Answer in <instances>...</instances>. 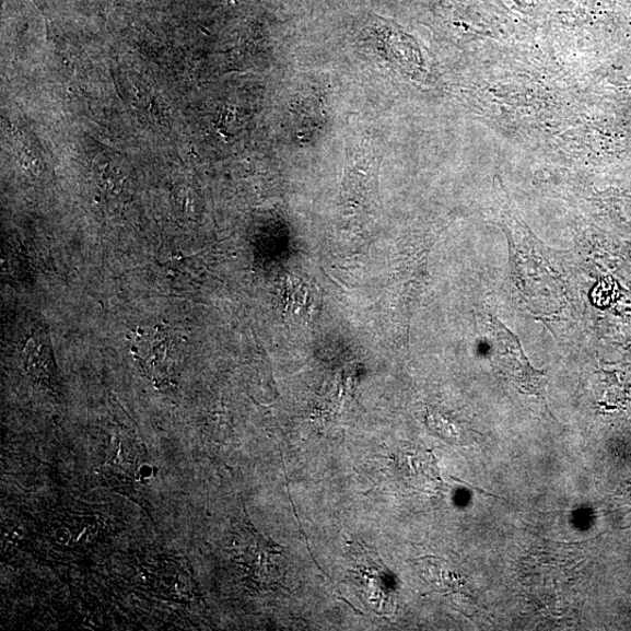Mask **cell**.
Wrapping results in <instances>:
<instances>
[{
  "label": "cell",
  "instance_id": "obj_7",
  "mask_svg": "<svg viewBox=\"0 0 631 631\" xmlns=\"http://www.w3.org/2000/svg\"><path fill=\"white\" fill-rule=\"evenodd\" d=\"M26 362L37 378L45 382L55 379V362L52 351L43 338L31 339L25 348Z\"/></svg>",
  "mask_w": 631,
  "mask_h": 631
},
{
  "label": "cell",
  "instance_id": "obj_2",
  "mask_svg": "<svg viewBox=\"0 0 631 631\" xmlns=\"http://www.w3.org/2000/svg\"><path fill=\"white\" fill-rule=\"evenodd\" d=\"M350 575L361 599L378 616L389 617L397 607L394 575L377 553L364 544L349 541Z\"/></svg>",
  "mask_w": 631,
  "mask_h": 631
},
{
  "label": "cell",
  "instance_id": "obj_3",
  "mask_svg": "<svg viewBox=\"0 0 631 631\" xmlns=\"http://www.w3.org/2000/svg\"><path fill=\"white\" fill-rule=\"evenodd\" d=\"M238 534L236 560L249 583L260 589L283 587L287 564L282 546L260 535L247 519Z\"/></svg>",
  "mask_w": 631,
  "mask_h": 631
},
{
  "label": "cell",
  "instance_id": "obj_6",
  "mask_svg": "<svg viewBox=\"0 0 631 631\" xmlns=\"http://www.w3.org/2000/svg\"><path fill=\"white\" fill-rule=\"evenodd\" d=\"M420 575L435 592L457 593L463 587L458 573H456L446 560L437 558L420 559Z\"/></svg>",
  "mask_w": 631,
  "mask_h": 631
},
{
  "label": "cell",
  "instance_id": "obj_4",
  "mask_svg": "<svg viewBox=\"0 0 631 631\" xmlns=\"http://www.w3.org/2000/svg\"><path fill=\"white\" fill-rule=\"evenodd\" d=\"M381 157L367 140L348 145L343 199L351 207H363L377 191Z\"/></svg>",
  "mask_w": 631,
  "mask_h": 631
},
{
  "label": "cell",
  "instance_id": "obj_1",
  "mask_svg": "<svg viewBox=\"0 0 631 631\" xmlns=\"http://www.w3.org/2000/svg\"><path fill=\"white\" fill-rule=\"evenodd\" d=\"M489 340L492 362L521 394L534 396L545 404L548 377L546 372L535 369L522 348L519 339L494 316L489 317Z\"/></svg>",
  "mask_w": 631,
  "mask_h": 631
},
{
  "label": "cell",
  "instance_id": "obj_5",
  "mask_svg": "<svg viewBox=\"0 0 631 631\" xmlns=\"http://www.w3.org/2000/svg\"><path fill=\"white\" fill-rule=\"evenodd\" d=\"M180 340L172 332L148 329L135 336L133 348L147 371L163 374L174 371L180 355Z\"/></svg>",
  "mask_w": 631,
  "mask_h": 631
}]
</instances>
